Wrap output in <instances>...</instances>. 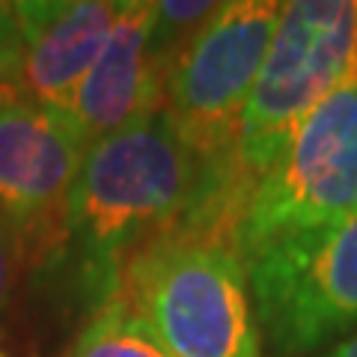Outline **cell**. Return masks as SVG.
<instances>
[{
    "mask_svg": "<svg viewBox=\"0 0 357 357\" xmlns=\"http://www.w3.org/2000/svg\"><path fill=\"white\" fill-rule=\"evenodd\" d=\"M206 208L203 164L161 110L86 149L39 271L93 312L119 295L128 262L146 244L199 229Z\"/></svg>",
    "mask_w": 357,
    "mask_h": 357,
    "instance_id": "cell-1",
    "label": "cell"
},
{
    "mask_svg": "<svg viewBox=\"0 0 357 357\" xmlns=\"http://www.w3.org/2000/svg\"><path fill=\"white\" fill-rule=\"evenodd\" d=\"M283 3L229 0L182 54L167 84L164 114L208 178V208L194 232L232 244L229 164L238 122L271 45Z\"/></svg>",
    "mask_w": 357,
    "mask_h": 357,
    "instance_id": "cell-2",
    "label": "cell"
},
{
    "mask_svg": "<svg viewBox=\"0 0 357 357\" xmlns=\"http://www.w3.org/2000/svg\"><path fill=\"white\" fill-rule=\"evenodd\" d=\"M357 75V3H283L271 45L238 122L229 164L232 227L253 185L312 107Z\"/></svg>",
    "mask_w": 357,
    "mask_h": 357,
    "instance_id": "cell-3",
    "label": "cell"
},
{
    "mask_svg": "<svg viewBox=\"0 0 357 357\" xmlns=\"http://www.w3.org/2000/svg\"><path fill=\"white\" fill-rule=\"evenodd\" d=\"M122 292L176 357H259L248 268L227 238L173 229L126 268Z\"/></svg>",
    "mask_w": 357,
    "mask_h": 357,
    "instance_id": "cell-4",
    "label": "cell"
},
{
    "mask_svg": "<svg viewBox=\"0 0 357 357\" xmlns=\"http://www.w3.org/2000/svg\"><path fill=\"white\" fill-rule=\"evenodd\" d=\"M357 215V75L301 119L232 227L241 262Z\"/></svg>",
    "mask_w": 357,
    "mask_h": 357,
    "instance_id": "cell-5",
    "label": "cell"
},
{
    "mask_svg": "<svg viewBox=\"0 0 357 357\" xmlns=\"http://www.w3.org/2000/svg\"><path fill=\"white\" fill-rule=\"evenodd\" d=\"M259 333L280 357L357 331V215L244 262Z\"/></svg>",
    "mask_w": 357,
    "mask_h": 357,
    "instance_id": "cell-6",
    "label": "cell"
},
{
    "mask_svg": "<svg viewBox=\"0 0 357 357\" xmlns=\"http://www.w3.org/2000/svg\"><path fill=\"white\" fill-rule=\"evenodd\" d=\"M86 149L69 114L0 86V218L21 236L33 268L51 250Z\"/></svg>",
    "mask_w": 357,
    "mask_h": 357,
    "instance_id": "cell-7",
    "label": "cell"
},
{
    "mask_svg": "<svg viewBox=\"0 0 357 357\" xmlns=\"http://www.w3.org/2000/svg\"><path fill=\"white\" fill-rule=\"evenodd\" d=\"M116 0H15L0 3V86L21 89L69 114L84 75L114 30Z\"/></svg>",
    "mask_w": 357,
    "mask_h": 357,
    "instance_id": "cell-8",
    "label": "cell"
},
{
    "mask_svg": "<svg viewBox=\"0 0 357 357\" xmlns=\"http://www.w3.org/2000/svg\"><path fill=\"white\" fill-rule=\"evenodd\" d=\"M152 3L122 0V13L69 105L86 146L164 110L167 75L149 54Z\"/></svg>",
    "mask_w": 357,
    "mask_h": 357,
    "instance_id": "cell-9",
    "label": "cell"
},
{
    "mask_svg": "<svg viewBox=\"0 0 357 357\" xmlns=\"http://www.w3.org/2000/svg\"><path fill=\"white\" fill-rule=\"evenodd\" d=\"M63 357H176L152 331L146 316L119 289L98 310L89 312L86 325Z\"/></svg>",
    "mask_w": 357,
    "mask_h": 357,
    "instance_id": "cell-10",
    "label": "cell"
},
{
    "mask_svg": "<svg viewBox=\"0 0 357 357\" xmlns=\"http://www.w3.org/2000/svg\"><path fill=\"white\" fill-rule=\"evenodd\" d=\"M218 9L220 0H158L152 3L149 54L167 75V84H170L176 63L218 15Z\"/></svg>",
    "mask_w": 357,
    "mask_h": 357,
    "instance_id": "cell-11",
    "label": "cell"
},
{
    "mask_svg": "<svg viewBox=\"0 0 357 357\" xmlns=\"http://www.w3.org/2000/svg\"><path fill=\"white\" fill-rule=\"evenodd\" d=\"M27 265V248L21 236L13 229V223L0 218V316L13 298V289L18 283V274Z\"/></svg>",
    "mask_w": 357,
    "mask_h": 357,
    "instance_id": "cell-12",
    "label": "cell"
},
{
    "mask_svg": "<svg viewBox=\"0 0 357 357\" xmlns=\"http://www.w3.org/2000/svg\"><path fill=\"white\" fill-rule=\"evenodd\" d=\"M321 357H357V331L351 333L349 340H342L340 345H333V349H328Z\"/></svg>",
    "mask_w": 357,
    "mask_h": 357,
    "instance_id": "cell-13",
    "label": "cell"
},
{
    "mask_svg": "<svg viewBox=\"0 0 357 357\" xmlns=\"http://www.w3.org/2000/svg\"><path fill=\"white\" fill-rule=\"evenodd\" d=\"M0 357H6V354H0Z\"/></svg>",
    "mask_w": 357,
    "mask_h": 357,
    "instance_id": "cell-14",
    "label": "cell"
}]
</instances>
